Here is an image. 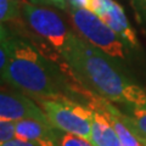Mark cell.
Segmentation results:
<instances>
[{
    "label": "cell",
    "instance_id": "obj_6",
    "mask_svg": "<svg viewBox=\"0 0 146 146\" xmlns=\"http://www.w3.org/2000/svg\"><path fill=\"white\" fill-rule=\"evenodd\" d=\"M86 10L95 13L123 40H125L131 49H139L135 32L130 27L123 7L115 0H88Z\"/></svg>",
    "mask_w": 146,
    "mask_h": 146
},
{
    "label": "cell",
    "instance_id": "obj_12",
    "mask_svg": "<svg viewBox=\"0 0 146 146\" xmlns=\"http://www.w3.org/2000/svg\"><path fill=\"white\" fill-rule=\"evenodd\" d=\"M58 146H94V145L88 139H84L82 136L61 131L58 134Z\"/></svg>",
    "mask_w": 146,
    "mask_h": 146
},
{
    "label": "cell",
    "instance_id": "obj_15",
    "mask_svg": "<svg viewBox=\"0 0 146 146\" xmlns=\"http://www.w3.org/2000/svg\"><path fill=\"white\" fill-rule=\"evenodd\" d=\"M1 146H39V145L32 143V141H27V140L15 138L10 141H6V143H1Z\"/></svg>",
    "mask_w": 146,
    "mask_h": 146
},
{
    "label": "cell",
    "instance_id": "obj_9",
    "mask_svg": "<svg viewBox=\"0 0 146 146\" xmlns=\"http://www.w3.org/2000/svg\"><path fill=\"white\" fill-rule=\"evenodd\" d=\"M89 141L94 146H122L115 128L102 113L93 110L91 134Z\"/></svg>",
    "mask_w": 146,
    "mask_h": 146
},
{
    "label": "cell",
    "instance_id": "obj_11",
    "mask_svg": "<svg viewBox=\"0 0 146 146\" xmlns=\"http://www.w3.org/2000/svg\"><path fill=\"white\" fill-rule=\"evenodd\" d=\"M22 16V0H0V21L1 23L17 21Z\"/></svg>",
    "mask_w": 146,
    "mask_h": 146
},
{
    "label": "cell",
    "instance_id": "obj_7",
    "mask_svg": "<svg viewBox=\"0 0 146 146\" xmlns=\"http://www.w3.org/2000/svg\"><path fill=\"white\" fill-rule=\"evenodd\" d=\"M26 118L38 119L46 124H51L44 110L33 102L25 94L18 91L1 90L0 94V119L21 121Z\"/></svg>",
    "mask_w": 146,
    "mask_h": 146
},
{
    "label": "cell",
    "instance_id": "obj_4",
    "mask_svg": "<svg viewBox=\"0 0 146 146\" xmlns=\"http://www.w3.org/2000/svg\"><path fill=\"white\" fill-rule=\"evenodd\" d=\"M52 125L63 133L90 139L93 110L68 99L65 94L35 98Z\"/></svg>",
    "mask_w": 146,
    "mask_h": 146
},
{
    "label": "cell",
    "instance_id": "obj_2",
    "mask_svg": "<svg viewBox=\"0 0 146 146\" xmlns=\"http://www.w3.org/2000/svg\"><path fill=\"white\" fill-rule=\"evenodd\" d=\"M1 78L13 88L34 98L54 96L65 93V82L32 43L12 35L11 57Z\"/></svg>",
    "mask_w": 146,
    "mask_h": 146
},
{
    "label": "cell",
    "instance_id": "obj_3",
    "mask_svg": "<svg viewBox=\"0 0 146 146\" xmlns=\"http://www.w3.org/2000/svg\"><path fill=\"white\" fill-rule=\"evenodd\" d=\"M70 13L73 26L83 39L115 60L121 67L130 61L133 49L95 13L80 7H72Z\"/></svg>",
    "mask_w": 146,
    "mask_h": 146
},
{
    "label": "cell",
    "instance_id": "obj_8",
    "mask_svg": "<svg viewBox=\"0 0 146 146\" xmlns=\"http://www.w3.org/2000/svg\"><path fill=\"white\" fill-rule=\"evenodd\" d=\"M54 125L38 119L26 118L16 122V138L39 146H58V134Z\"/></svg>",
    "mask_w": 146,
    "mask_h": 146
},
{
    "label": "cell",
    "instance_id": "obj_16",
    "mask_svg": "<svg viewBox=\"0 0 146 146\" xmlns=\"http://www.w3.org/2000/svg\"><path fill=\"white\" fill-rule=\"evenodd\" d=\"M72 7H80V9H86L88 7V0H68Z\"/></svg>",
    "mask_w": 146,
    "mask_h": 146
},
{
    "label": "cell",
    "instance_id": "obj_13",
    "mask_svg": "<svg viewBox=\"0 0 146 146\" xmlns=\"http://www.w3.org/2000/svg\"><path fill=\"white\" fill-rule=\"evenodd\" d=\"M16 138V122L0 119V143H6Z\"/></svg>",
    "mask_w": 146,
    "mask_h": 146
},
{
    "label": "cell",
    "instance_id": "obj_17",
    "mask_svg": "<svg viewBox=\"0 0 146 146\" xmlns=\"http://www.w3.org/2000/svg\"><path fill=\"white\" fill-rule=\"evenodd\" d=\"M43 1H48L50 4H54L55 6H57L60 9H65L66 7V0H43Z\"/></svg>",
    "mask_w": 146,
    "mask_h": 146
},
{
    "label": "cell",
    "instance_id": "obj_10",
    "mask_svg": "<svg viewBox=\"0 0 146 146\" xmlns=\"http://www.w3.org/2000/svg\"><path fill=\"white\" fill-rule=\"evenodd\" d=\"M121 117L146 145V106L128 107L127 112H121Z\"/></svg>",
    "mask_w": 146,
    "mask_h": 146
},
{
    "label": "cell",
    "instance_id": "obj_18",
    "mask_svg": "<svg viewBox=\"0 0 146 146\" xmlns=\"http://www.w3.org/2000/svg\"><path fill=\"white\" fill-rule=\"evenodd\" d=\"M29 1H32V3H35V1H38V0H29Z\"/></svg>",
    "mask_w": 146,
    "mask_h": 146
},
{
    "label": "cell",
    "instance_id": "obj_1",
    "mask_svg": "<svg viewBox=\"0 0 146 146\" xmlns=\"http://www.w3.org/2000/svg\"><path fill=\"white\" fill-rule=\"evenodd\" d=\"M62 57L78 79L88 83L100 96L127 107L146 106V91L128 78L115 60L79 34H72Z\"/></svg>",
    "mask_w": 146,
    "mask_h": 146
},
{
    "label": "cell",
    "instance_id": "obj_5",
    "mask_svg": "<svg viewBox=\"0 0 146 146\" xmlns=\"http://www.w3.org/2000/svg\"><path fill=\"white\" fill-rule=\"evenodd\" d=\"M22 16L31 29L62 56L73 34L62 18L50 9L27 0H22Z\"/></svg>",
    "mask_w": 146,
    "mask_h": 146
},
{
    "label": "cell",
    "instance_id": "obj_14",
    "mask_svg": "<svg viewBox=\"0 0 146 146\" xmlns=\"http://www.w3.org/2000/svg\"><path fill=\"white\" fill-rule=\"evenodd\" d=\"M131 4L140 21H143L146 25V0H131Z\"/></svg>",
    "mask_w": 146,
    "mask_h": 146
}]
</instances>
